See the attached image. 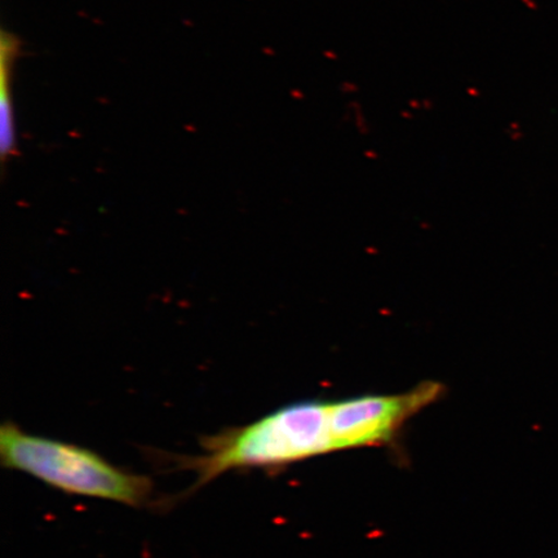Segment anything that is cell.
Here are the masks:
<instances>
[{"label":"cell","mask_w":558,"mask_h":558,"mask_svg":"<svg viewBox=\"0 0 558 558\" xmlns=\"http://www.w3.org/2000/svg\"><path fill=\"white\" fill-rule=\"evenodd\" d=\"M201 448L199 456L172 458L174 470L197 476L191 492L227 472L279 469L333 452L329 403L289 404L244 427L207 436Z\"/></svg>","instance_id":"6da1fadb"},{"label":"cell","mask_w":558,"mask_h":558,"mask_svg":"<svg viewBox=\"0 0 558 558\" xmlns=\"http://www.w3.org/2000/svg\"><path fill=\"white\" fill-rule=\"evenodd\" d=\"M0 462L75 497L134 508L148 506L155 497V483L148 476L123 470L83 446L27 434L15 423H4L0 429Z\"/></svg>","instance_id":"7a4b0ae2"},{"label":"cell","mask_w":558,"mask_h":558,"mask_svg":"<svg viewBox=\"0 0 558 558\" xmlns=\"http://www.w3.org/2000/svg\"><path fill=\"white\" fill-rule=\"evenodd\" d=\"M439 387L425 384L401 396H365L329 403L333 451L388 442L411 415L436 400Z\"/></svg>","instance_id":"3957f363"},{"label":"cell","mask_w":558,"mask_h":558,"mask_svg":"<svg viewBox=\"0 0 558 558\" xmlns=\"http://www.w3.org/2000/svg\"><path fill=\"white\" fill-rule=\"evenodd\" d=\"M21 41L15 34H0V148L2 158L15 155L16 131L12 102V69L20 53Z\"/></svg>","instance_id":"277c9868"}]
</instances>
